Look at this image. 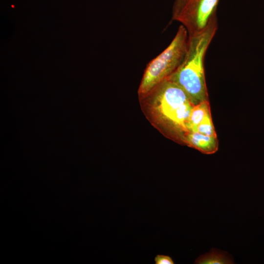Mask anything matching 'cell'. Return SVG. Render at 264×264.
<instances>
[{
	"label": "cell",
	"mask_w": 264,
	"mask_h": 264,
	"mask_svg": "<svg viewBox=\"0 0 264 264\" xmlns=\"http://www.w3.org/2000/svg\"><path fill=\"white\" fill-rule=\"evenodd\" d=\"M151 91L154 92L153 103L158 115L176 129L186 132L187 122L194 105L186 92L167 79Z\"/></svg>",
	"instance_id": "3"
},
{
	"label": "cell",
	"mask_w": 264,
	"mask_h": 264,
	"mask_svg": "<svg viewBox=\"0 0 264 264\" xmlns=\"http://www.w3.org/2000/svg\"><path fill=\"white\" fill-rule=\"evenodd\" d=\"M217 28L216 18L202 31L188 36L184 58L177 68L167 79L182 88L194 105L208 100L204 59Z\"/></svg>",
	"instance_id": "1"
},
{
	"label": "cell",
	"mask_w": 264,
	"mask_h": 264,
	"mask_svg": "<svg viewBox=\"0 0 264 264\" xmlns=\"http://www.w3.org/2000/svg\"><path fill=\"white\" fill-rule=\"evenodd\" d=\"M219 0H187L175 21L186 29L188 36L199 33L215 19Z\"/></svg>",
	"instance_id": "4"
},
{
	"label": "cell",
	"mask_w": 264,
	"mask_h": 264,
	"mask_svg": "<svg viewBox=\"0 0 264 264\" xmlns=\"http://www.w3.org/2000/svg\"><path fill=\"white\" fill-rule=\"evenodd\" d=\"M155 264H174L172 258L168 255H157L154 258Z\"/></svg>",
	"instance_id": "9"
},
{
	"label": "cell",
	"mask_w": 264,
	"mask_h": 264,
	"mask_svg": "<svg viewBox=\"0 0 264 264\" xmlns=\"http://www.w3.org/2000/svg\"><path fill=\"white\" fill-rule=\"evenodd\" d=\"M210 111V106L208 100L202 101L194 105L187 122V132H195L198 124Z\"/></svg>",
	"instance_id": "6"
},
{
	"label": "cell",
	"mask_w": 264,
	"mask_h": 264,
	"mask_svg": "<svg viewBox=\"0 0 264 264\" xmlns=\"http://www.w3.org/2000/svg\"><path fill=\"white\" fill-rule=\"evenodd\" d=\"M196 131L204 135L217 136L212 119L211 111L206 115L198 124Z\"/></svg>",
	"instance_id": "8"
},
{
	"label": "cell",
	"mask_w": 264,
	"mask_h": 264,
	"mask_svg": "<svg viewBox=\"0 0 264 264\" xmlns=\"http://www.w3.org/2000/svg\"><path fill=\"white\" fill-rule=\"evenodd\" d=\"M183 140L189 146L198 150L204 154H214L219 148L217 136L204 135L196 131L185 132Z\"/></svg>",
	"instance_id": "5"
},
{
	"label": "cell",
	"mask_w": 264,
	"mask_h": 264,
	"mask_svg": "<svg viewBox=\"0 0 264 264\" xmlns=\"http://www.w3.org/2000/svg\"><path fill=\"white\" fill-rule=\"evenodd\" d=\"M187 0H175L173 10L176 13H179L182 10Z\"/></svg>",
	"instance_id": "10"
},
{
	"label": "cell",
	"mask_w": 264,
	"mask_h": 264,
	"mask_svg": "<svg viewBox=\"0 0 264 264\" xmlns=\"http://www.w3.org/2000/svg\"><path fill=\"white\" fill-rule=\"evenodd\" d=\"M188 42L187 31L181 25L168 47L147 66L138 89L139 95L148 94L177 68L186 53Z\"/></svg>",
	"instance_id": "2"
},
{
	"label": "cell",
	"mask_w": 264,
	"mask_h": 264,
	"mask_svg": "<svg viewBox=\"0 0 264 264\" xmlns=\"http://www.w3.org/2000/svg\"><path fill=\"white\" fill-rule=\"evenodd\" d=\"M198 264H232L233 259L227 252L212 248L209 252L200 256L195 261Z\"/></svg>",
	"instance_id": "7"
}]
</instances>
